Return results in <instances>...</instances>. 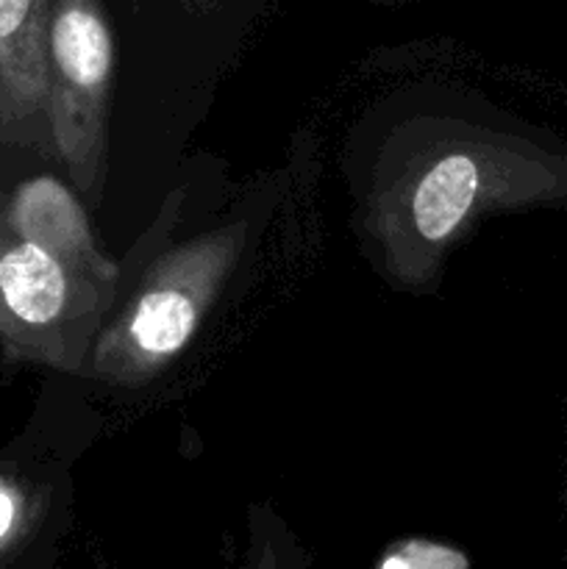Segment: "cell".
<instances>
[{"label":"cell","mask_w":567,"mask_h":569,"mask_svg":"<svg viewBox=\"0 0 567 569\" xmlns=\"http://www.w3.org/2000/svg\"><path fill=\"white\" fill-rule=\"evenodd\" d=\"M378 569H470L461 550L431 539H400L389 545Z\"/></svg>","instance_id":"cell-9"},{"label":"cell","mask_w":567,"mask_h":569,"mask_svg":"<svg viewBox=\"0 0 567 569\" xmlns=\"http://www.w3.org/2000/svg\"><path fill=\"white\" fill-rule=\"evenodd\" d=\"M245 233V222H231L156 259L120 315L100 328L87 376L111 387H142L165 372L192 342L237 267Z\"/></svg>","instance_id":"cell-1"},{"label":"cell","mask_w":567,"mask_h":569,"mask_svg":"<svg viewBox=\"0 0 567 569\" xmlns=\"http://www.w3.org/2000/svg\"><path fill=\"white\" fill-rule=\"evenodd\" d=\"M50 500L31 483L0 472V569H48Z\"/></svg>","instance_id":"cell-7"},{"label":"cell","mask_w":567,"mask_h":569,"mask_svg":"<svg viewBox=\"0 0 567 569\" xmlns=\"http://www.w3.org/2000/svg\"><path fill=\"white\" fill-rule=\"evenodd\" d=\"M3 222L22 239H31L39 248L50 250L67 264L98 276L103 281L120 278L117 264L94 244L87 211L78 194L50 176L28 178L14 189L3 211Z\"/></svg>","instance_id":"cell-6"},{"label":"cell","mask_w":567,"mask_h":569,"mask_svg":"<svg viewBox=\"0 0 567 569\" xmlns=\"http://www.w3.org/2000/svg\"><path fill=\"white\" fill-rule=\"evenodd\" d=\"M239 569H309V556L287 526L267 511H253L248 550Z\"/></svg>","instance_id":"cell-8"},{"label":"cell","mask_w":567,"mask_h":569,"mask_svg":"<svg viewBox=\"0 0 567 569\" xmlns=\"http://www.w3.org/2000/svg\"><path fill=\"white\" fill-rule=\"evenodd\" d=\"M504 153L461 139L422 153L372 203V233L400 283L431 281L439 259L506 194Z\"/></svg>","instance_id":"cell-2"},{"label":"cell","mask_w":567,"mask_h":569,"mask_svg":"<svg viewBox=\"0 0 567 569\" xmlns=\"http://www.w3.org/2000/svg\"><path fill=\"white\" fill-rule=\"evenodd\" d=\"M50 0H0V142L53 153L48 126Z\"/></svg>","instance_id":"cell-5"},{"label":"cell","mask_w":567,"mask_h":569,"mask_svg":"<svg viewBox=\"0 0 567 569\" xmlns=\"http://www.w3.org/2000/svg\"><path fill=\"white\" fill-rule=\"evenodd\" d=\"M115 295V281L17 237L0 214V342L9 359L83 376Z\"/></svg>","instance_id":"cell-3"},{"label":"cell","mask_w":567,"mask_h":569,"mask_svg":"<svg viewBox=\"0 0 567 569\" xmlns=\"http://www.w3.org/2000/svg\"><path fill=\"white\" fill-rule=\"evenodd\" d=\"M115 37L100 0H50L48 126L72 187L100 203L109 172Z\"/></svg>","instance_id":"cell-4"}]
</instances>
